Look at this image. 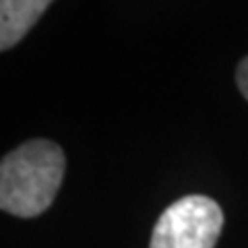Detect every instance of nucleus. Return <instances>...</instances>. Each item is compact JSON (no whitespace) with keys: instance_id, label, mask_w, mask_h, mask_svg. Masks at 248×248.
Wrapping results in <instances>:
<instances>
[{"instance_id":"1","label":"nucleus","mask_w":248,"mask_h":248,"mask_svg":"<svg viewBox=\"0 0 248 248\" xmlns=\"http://www.w3.org/2000/svg\"><path fill=\"white\" fill-rule=\"evenodd\" d=\"M64 151L48 139H33L0 164V207L17 217H35L56 199L64 178Z\"/></svg>"},{"instance_id":"3","label":"nucleus","mask_w":248,"mask_h":248,"mask_svg":"<svg viewBox=\"0 0 248 248\" xmlns=\"http://www.w3.org/2000/svg\"><path fill=\"white\" fill-rule=\"evenodd\" d=\"M50 4L52 0H0V48L21 42Z\"/></svg>"},{"instance_id":"2","label":"nucleus","mask_w":248,"mask_h":248,"mask_svg":"<svg viewBox=\"0 0 248 248\" xmlns=\"http://www.w3.org/2000/svg\"><path fill=\"white\" fill-rule=\"evenodd\" d=\"M221 230V207L211 197L188 195L161 213L149 248H215Z\"/></svg>"},{"instance_id":"4","label":"nucleus","mask_w":248,"mask_h":248,"mask_svg":"<svg viewBox=\"0 0 248 248\" xmlns=\"http://www.w3.org/2000/svg\"><path fill=\"white\" fill-rule=\"evenodd\" d=\"M236 81H238V87H240V91H242V95L248 99V56L238 64Z\"/></svg>"}]
</instances>
